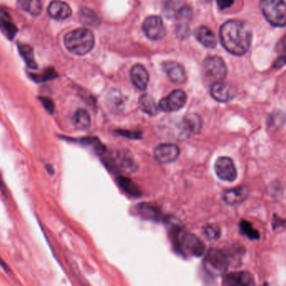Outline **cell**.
<instances>
[{"label": "cell", "mask_w": 286, "mask_h": 286, "mask_svg": "<svg viewBox=\"0 0 286 286\" xmlns=\"http://www.w3.org/2000/svg\"><path fill=\"white\" fill-rule=\"evenodd\" d=\"M219 36L224 49L232 55H245L252 43V31L245 22L236 19L227 21L222 25Z\"/></svg>", "instance_id": "6da1fadb"}, {"label": "cell", "mask_w": 286, "mask_h": 286, "mask_svg": "<svg viewBox=\"0 0 286 286\" xmlns=\"http://www.w3.org/2000/svg\"><path fill=\"white\" fill-rule=\"evenodd\" d=\"M65 48L76 55H85L95 46V37L89 29L80 28L68 33L64 39Z\"/></svg>", "instance_id": "7a4b0ae2"}, {"label": "cell", "mask_w": 286, "mask_h": 286, "mask_svg": "<svg viewBox=\"0 0 286 286\" xmlns=\"http://www.w3.org/2000/svg\"><path fill=\"white\" fill-rule=\"evenodd\" d=\"M260 9L271 25H286V3L284 0H261Z\"/></svg>", "instance_id": "3957f363"}, {"label": "cell", "mask_w": 286, "mask_h": 286, "mask_svg": "<svg viewBox=\"0 0 286 286\" xmlns=\"http://www.w3.org/2000/svg\"><path fill=\"white\" fill-rule=\"evenodd\" d=\"M203 265L207 272L212 276H221L228 270L229 258L222 250L211 249L206 255Z\"/></svg>", "instance_id": "277c9868"}, {"label": "cell", "mask_w": 286, "mask_h": 286, "mask_svg": "<svg viewBox=\"0 0 286 286\" xmlns=\"http://www.w3.org/2000/svg\"><path fill=\"white\" fill-rule=\"evenodd\" d=\"M174 240L175 246L178 252L190 254L197 257H200L204 254L205 245L203 241L194 234L186 233L180 237L176 234Z\"/></svg>", "instance_id": "5b68a950"}, {"label": "cell", "mask_w": 286, "mask_h": 286, "mask_svg": "<svg viewBox=\"0 0 286 286\" xmlns=\"http://www.w3.org/2000/svg\"><path fill=\"white\" fill-rule=\"evenodd\" d=\"M203 73L208 80L215 83L224 81L228 73V69L222 58L211 56L203 62Z\"/></svg>", "instance_id": "8992f818"}, {"label": "cell", "mask_w": 286, "mask_h": 286, "mask_svg": "<svg viewBox=\"0 0 286 286\" xmlns=\"http://www.w3.org/2000/svg\"><path fill=\"white\" fill-rule=\"evenodd\" d=\"M143 30L151 40H160L166 36V27L159 16H149L143 23Z\"/></svg>", "instance_id": "52a82bcc"}, {"label": "cell", "mask_w": 286, "mask_h": 286, "mask_svg": "<svg viewBox=\"0 0 286 286\" xmlns=\"http://www.w3.org/2000/svg\"><path fill=\"white\" fill-rule=\"evenodd\" d=\"M187 102V95L182 90H175L161 100L159 108L165 112H174L182 109Z\"/></svg>", "instance_id": "ba28073f"}, {"label": "cell", "mask_w": 286, "mask_h": 286, "mask_svg": "<svg viewBox=\"0 0 286 286\" xmlns=\"http://www.w3.org/2000/svg\"><path fill=\"white\" fill-rule=\"evenodd\" d=\"M214 169L217 176L226 182H234L237 178L236 166L234 161L228 156H221L217 159Z\"/></svg>", "instance_id": "9c48e42d"}, {"label": "cell", "mask_w": 286, "mask_h": 286, "mask_svg": "<svg viewBox=\"0 0 286 286\" xmlns=\"http://www.w3.org/2000/svg\"><path fill=\"white\" fill-rule=\"evenodd\" d=\"M211 96L217 102L227 103L236 97L237 90L234 86L224 82H215L211 86Z\"/></svg>", "instance_id": "30bf717a"}, {"label": "cell", "mask_w": 286, "mask_h": 286, "mask_svg": "<svg viewBox=\"0 0 286 286\" xmlns=\"http://www.w3.org/2000/svg\"><path fill=\"white\" fill-rule=\"evenodd\" d=\"M223 286H255V281L248 271H235L224 276Z\"/></svg>", "instance_id": "8fae6325"}, {"label": "cell", "mask_w": 286, "mask_h": 286, "mask_svg": "<svg viewBox=\"0 0 286 286\" xmlns=\"http://www.w3.org/2000/svg\"><path fill=\"white\" fill-rule=\"evenodd\" d=\"M180 150L174 144H161L154 150L155 158L162 164L171 163L179 156Z\"/></svg>", "instance_id": "7c38bea8"}, {"label": "cell", "mask_w": 286, "mask_h": 286, "mask_svg": "<svg viewBox=\"0 0 286 286\" xmlns=\"http://www.w3.org/2000/svg\"><path fill=\"white\" fill-rule=\"evenodd\" d=\"M163 70L173 83L183 84L187 80L184 68L176 61H167L164 63Z\"/></svg>", "instance_id": "4fadbf2b"}, {"label": "cell", "mask_w": 286, "mask_h": 286, "mask_svg": "<svg viewBox=\"0 0 286 286\" xmlns=\"http://www.w3.org/2000/svg\"><path fill=\"white\" fill-rule=\"evenodd\" d=\"M110 166L117 168L119 171L130 172L136 169V164L132 157L127 156L124 152H118L115 156H112L109 160Z\"/></svg>", "instance_id": "5bb4252c"}, {"label": "cell", "mask_w": 286, "mask_h": 286, "mask_svg": "<svg viewBox=\"0 0 286 286\" xmlns=\"http://www.w3.org/2000/svg\"><path fill=\"white\" fill-rule=\"evenodd\" d=\"M130 76L132 82L137 88L141 91L146 88L149 82V74L143 65H134L131 70Z\"/></svg>", "instance_id": "9a60e30c"}, {"label": "cell", "mask_w": 286, "mask_h": 286, "mask_svg": "<svg viewBox=\"0 0 286 286\" xmlns=\"http://www.w3.org/2000/svg\"><path fill=\"white\" fill-rule=\"evenodd\" d=\"M249 190L245 186L227 190L224 193L223 199L229 205H237L243 203L247 198Z\"/></svg>", "instance_id": "2e32d148"}, {"label": "cell", "mask_w": 286, "mask_h": 286, "mask_svg": "<svg viewBox=\"0 0 286 286\" xmlns=\"http://www.w3.org/2000/svg\"><path fill=\"white\" fill-rule=\"evenodd\" d=\"M71 8L67 3L60 0H54L48 7V13L55 19H66L71 15Z\"/></svg>", "instance_id": "e0dca14e"}, {"label": "cell", "mask_w": 286, "mask_h": 286, "mask_svg": "<svg viewBox=\"0 0 286 286\" xmlns=\"http://www.w3.org/2000/svg\"><path fill=\"white\" fill-rule=\"evenodd\" d=\"M195 37L203 46L209 49H213L217 46L216 36L208 27L200 26L196 29Z\"/></svg>", "instance_id": "ac0fdd59"}, {"label": "cell", "mask_w": 286, "mask_h": 286, "mask_svg": "<svg viewBox=\"0 0 286 286\" xmlns=\"http://www.w3.org/2000/svg\"><path fill=\"white\" fill-rule=\"evenodd\" d=\"M139 107L146 114L154 117L158 114L159 107L152 97L149 95H143L139 100Z\"/></svg>", "instance_id": "d6986e66"}, {"label": "cell", "mask_w": 286, "mask_h": 286, "mask_svg": "<svg viewBox=\"0 0 286 286\" xmlns=\"http://www.w3.org/2000/svg\"><path fill=\"white\" fill-rule=\"evenodd\" d=\"M73 124L78 130H87L91 126V117L85 109H79L73 117Z\"/></svg>", "instance_id": "ffe728a7"}, {"label": "cell", "mask_w": 286, "mask_h": 286, "mask_svg": "<svg viewBox=\"0 0 286 286\" xmlns=\"http://www.w3.org/2000/svg\"><path fill=\"white\" fill-rule=\"evenodd\" d=\"M184 127L190 133H198L202 129L203 122L200 116L196 113H190L185 117Z\"/></svg>", "instance_id": "44dd1931"}, {"label": "cell", "mask_w": 286, "mask_h": 286, "mask_svg": "<svg viewBox=\"0 0 286 286\" xmlns=\"http://www.w3.org/2000/svg\"><path fill=\"white\" fill-rule=\"evenodd\" d=\"M0 30L9 39H13L18 32L15 24L11 21L7 14L0 15Z\"/></svg>", "instance_id": "7402d4cb"}, {"label": "cell", "mask_w": 286, "mask_h": 286, "mask_svg": "<svg viewBox=\"0 0 286 286\" xmlns=\"http://www.w3.org/2000/svg\"><path fill=\"white\" fill-rule=\"evenodd\" d=\"M183 6L182 0H166L163 6L164 14L166 18H176Z\"/></svg>", "instance_id": "603a6c76"}, {"label": "cell", "mask_w": 286, "mask_h": 286, "mask_svg": "<svg viewBox=\"0 0 286 286\" xmlns=\"http://www.w3.org/2000/svg\"><path fill=\"white\" fill-rule=\"evenodd\" d=\"M18 4L23 10L33 16H38L42 11L40 0H18Z\"/></svg>", "instance_id": "cb8c5ba5"}, {"label": "cell", "mask_w": 286, "mask_h": 286, "mask_svg": "<svg viewBox=\"0 0 286 286\" xmlns=\"http://www.w3.org/2000/svg\"><path fill=\"white\" fill-rule=\"evenodd\" d=\"M18 51L23 58L28 67L30 69H37L36 61L34 60V50L28 44H18Z\"/></svg>", "instance_id": "d4e9b609"}, {"label": "cell", "mask_w": 286, "mask_h": 286, "mask_svg": "<svg viewBox=\"0 0 286 286\" xmlns=\"http://www.w3.org/2000/svg\"><path fill=\"white\" fill-rule=\"evenodd\" d=\"M81 22L84 24L92 27H97L100 23L99 18L95 12L89 8H82L80 13Z\"/></svg>", "instance_id": "484cf974"}, {"label": "cell", "mask_w": 286, "mask_h": 286, "mask_svg": "<svg viewBox=\"0 0 286 286\" xmlns=\"http://www.w3.org/2000/svg\"><path fill=\"white\" fill-rule=\"evenodd\" d=\"M240 228L241 233L248 237L250 240H255L260 239L259 232L252 226V224H250V222L243 220L240 222Z\"/></svg>", "instance_id": "4316f807"}, {"label": "cell", "mask_w": 286, "mask_h": 286, "mask_svg": "<svg viewBox=\"0 0 286 286\" xmlns=\"http://www.w3.org/2000/svg\"><path fill=\"white\" fill-rule=\"evenodd\" d=\"M203 232L205 236L210 240H219V237L221 235V230L219 229V227L215 224L206 225L203 229Z\"/></svg>", "instance_id": "83f0119b"}, {"label": "cell", "mask_w": 286, "mask_h": 286, "mask_svg": "<svg viewBox=\"0 0 286 286\" xmlns=\"http://www.w3.org/2000/svg\"><path fill=\"white\" fill-rule=\"evenodd\" d=\"M119 182H120V185L124 188L125 191H127L129 194L131 195H138V187L136 186L134 182H132L130 179H128L126 177H122L120 180H119Z\"/></svg>", "instance_id": "f1b7e54d"}, {"label": "cell", "mask_w": 286, "mask_h": 286, "mask_svg": "<svg viewBox=\"0 0 286 286\" xmlns=\"http://www.w3.org/2000/svg\"><path fill=\"white\" fill-rule=\"evenodd\" d=\"M139 212L144 218L150 219H156L158 218V212L155 208H151V206L142 205L139 208Z\"/></svg>", "instance_id": "f546056e"}, {"label": "cell", "mask_w": 286, "mask_h": 286, "mask_svg": "<svg viewBox=\"0 0 286 286\" xmlns=\"http://www.w3.org/2000/svg\"><path fill=\"white\" fill-rule=\"evenodd\" d=\"M190 33L188 23H178L176 26V34L181 39H184Z\"/></svg>", "instance_id": "4dcf8cb0"}, {"label": "cell", "mask_w": 286, "mask_h": 286, "mask_svg": "<svg viewBox=\"0 0 286 286\" xmlns=\"http://www.w3.org/2000/svg\"><path fill=\"white\" fill-rule=\"evenodd\" d=\"M34 77L33 78L36 81H39V82H42V81H49L50 79L54 78L56 76V74H55V70L53 69H47L44 73H42L41 75H39V76H36V75H34Z\"/></svg>", "instance_id": "1f68e13d"}, {"label": "cell", "mask_w": 286, "mask_h": 286, "mask_svg": "<svg viewBox=\"0 0 286 286\" xmlns=\"http://www.w3.org/2000/svg\"><path fill=\"white\" fill-rule=\"evenodd\" d=\"M39 99L41 101L42 104L44 106V108L50 113H53V112H54V104H53L52 101L49 99V98H46V97H40Z\"/></svg>", "instance_id": "d6a6232c"}, {"label": "cell", "mask_w": 286, "mask_h": 286, "mask_svg": "<svg viewBox=\"0 0 286 286\" xmlns=\"http://www.w3.org/2000/svg\"><path fill=\"white\" fill-rule=\"evenodd\" d=\"M234 0H217V3L219 8L222 10L230 8L234 4Z\"/></svg>", "instance_id": "836d02e7"}, {"label": "cell", "mask_w": 286, "mask_h": 286, "mask_svg": "<svg viewBox=\"0 0 286 286\" xmlns=\"http://www.w3.org/2000/svg\"><path fill=\"white\" fill-rule=\"evenodd\" d=\"M276 50L279 53L286 54V35L281 38V40L278 42V44L276 45Z\"/></svg>", "instance_id": "e575fe53"}, {"label": "cell", "mask_w": 286, "mask_h": 286, "mask_svg": "<svg viewBox=\"0 0 286 286\" xmlns=\"http://www.w3.org/2000/svg\"><path fill=\"white\" fill-rule=\"evenodd\" d=\"M286 65V54H284L282 56L279 58L278 60H276L275 64H274V67L276 69L279 68L283 67L284 65Z\"/></svg>", "instance_id": "d590c367"}]
</instances>
